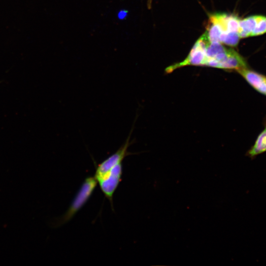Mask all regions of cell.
I'll return each instance as SVG.
<instances>
[{
	"label": "cell",
	"mask_w": 266,
	"mask_h": 266,
	"mask_svg": "<svg viewBox=\"0 0 266 266\" xmlns=\"http://www.w3.org/2000/svg\"><path fill=\"white\" fill-rule=\"evenodd\" d=\"M259 15H254L240 19L238 33L240 38L251 36L256 27Z\"/></svg>",
	"instance_id": "8992f818"
},
{
	"label": "cell",
	"mask_w": 266,
	"mask_h": 266,
	"mask_svg": "<svg viewBox=\"0 0 266 266\" xmlns=\"http://www.w3.org/2000/svg\"><path fill=\"white\" fill-rule=\"evenodd\" d=\"M237 71L255 90L266 95V77L249 70L247 67Z\"/></svg>",
	"instance_id": "5b68a950"
},
{
	"label": "cell",
	"mask_w": 266,
	"mask_h": 266,
	"mask_svg": "<svg viewBox=\"0 0 266 266\" xmlns=\"http://www.w3.org/2000/svg\"><path fill=\"white\" fill-rule=\"evenodd\" d=\"M152 2V0H147V7L149 9L151 8Z\"/></svg>",
	"instance_id": "30bf717a"
},
{
	"label": "cell",
	"mask_w": 266,
	"mask_h": 266,
	"mask_svg": "<svg viewBox=\"0 0 266 266\" xmlns=\"http://www.w3.org/2000/svg\"><path fill=\"white\" fill-rule=\"evenodd\" d=\"M123 173L122 163L112 167L98 181L100 187L109 200L112 207L113 196L121 180Z\"/></svg>",
	"instance_id": "3957f363"
},
{
	"label": "cell",
	"mask_w": 266,
	"mask_h": 266,
	"mask_svg": "<svg viewBox=\"0 0 266 266\" xmlns=\"http://www.w3.org/2000/svg\"><path fill=\"white\" fill-rule=\"evenodd\" d=\"M98 181L95 176H89L85 179L68 208L56 222L55 226L59 227L64 225L73 217L88 201Z\"/></svg>",
	"instance_id": "6da1fadb"
},
{
	"label": "cell",
	"mask_w": 266,
	"mask_h": 266,
	"mask_svg": "<svg viewBox=\"0 0 266 266\" xmlns=\"http://www.w3.org/2000/svg\"><path fill=\"white\" fill-rule=\"evenodd\" d=\"M210 42L205 32L196 41L186 58L182 62L172 65L166 68L167 73L187 66H204L205 49Z\"/></svg>",
	"instance_id": "7a4b0ae2"
},
{
	"label": "cell",
	"mask_w": 266,
	"mask_h": 266,
	"mask_svg": "<svg viewBox=\"0 0 266 266\" xmlns=\"http://www.w3.org/2000/svg\"><path fill=\"white\" fill-rule=\"evenodd\" d=\"M266 151V126L265 129L259 135L256 141L248 151V155L253 158L258 154Z\"/></svg>",
	"instance_id": "52a82bcc"
},
{
	"label": "cell",
	"mask_w": 266,
	"mask_h": 266,
	"mask_svg": "<svg viewBox=\"0 0 266 266\" xmlns=\"http://www.w3.org/2000/svg\"><path fill=\"white\" fill-rule=\"evenodd\" d=\"M127 14H128L127 11L126 10H123L120 11L118 13V17L119 19L121 20H123L125 19L126 17H127Z\"/></svg>",
	"instance_id": "9c48e42d"
},
{
	"label": "cell",
	"mask_w": 266,
	"mask_h": 266,
	"mask_svg": "<svg viewBox=\"0 0 266 266\" xmlns=\"http://www.w3.org/2000/svg\"><path fill=\"white\" fill-rule=\"evenodd\" d=\"M130 135H129L125 143L113 154L109 156L98 165L95 174L97 181L116 165L122 163L124 158L130 153L128 147L130 145Z\"/></svg>",
	"instance_id": "277c9868"
},
{
	"label": "cell",
	"mask_w": 266,
	"mask_h": 266,
	"mask_svg": "<svg viewBox=\"0 0 266 266\" xmlns=\"http://www.w3.org/2000/svg\"><path fill=\"white\" fill-rule=\"evenodd\" d=\"M266 33V17L259 15L256 26L251 36H258Z\"/></svg>",
	"instance_id": "ba28073f"
}]
</instances>
